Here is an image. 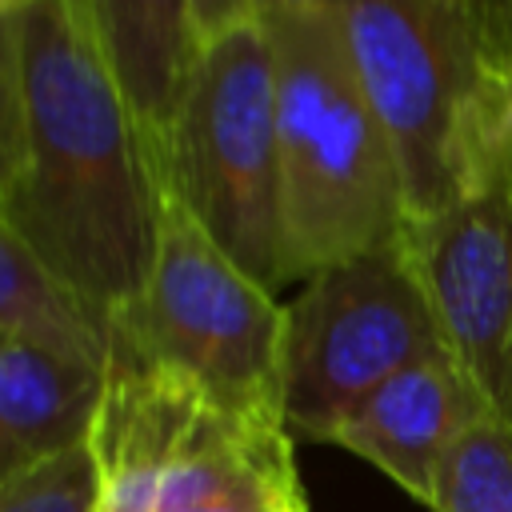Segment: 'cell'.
Listing matches in <instances>:
<instances>
[{"label": "cell", "instance_id": "cell-17", "mask_svg": "<svg viewBox=\"0 0 512 512\" xmlns=\"http://www.w3.org/2000/svg\"><path fill=\"white\" fill-rule=\"evenodd\" d=\"M492 64H512V0H468Z\"/></svg>", "mask_w": 512, "mask_h": 512}, {"label": "cell", "instance_id": "cell-11", "mask_svg": "<svg viewBox=\"0 0 512 512\" xmlns=\"http://www.w3.org/2000/svg\"><path fill=\"white\" fill-rule=\"evenodd\" d=\"M76 12L112 64L160 160L204 44L196 0H76Z\"/></svg>", "mask_w": 512, "mask_h": 512}, {"label": "cell", "instance_id": "cell-18", "mask_svg": "<svg viewBox=\"0 0 512 512\" xmlns=\"http://www.w3.org/2000/svg\"><path fill=\"white\" fill-rule=\"evenodd\" d=\"M244 20H256V8L252 0H196V28H200V40H212Z\"/></svg>", "mask_w": 512, "mask_h": 512}, {"label": "cell", "instance_id": "cell-21", "mask_svg": "<svg viewBox=\"0 0 512 512\" xmlns=\"http://www.w3.org/2000/svg\"><path fill=\"white\" fill-rule=\"evenodd\" d=\"M292 512H308V500H304V504H296V508H292Z\"/></svg>", "mask_w": 512, "mask_h": 512}, {"label": "cell", "instance_id": "cell-19", "mask_svg": "<svg viewBox=\"0 0 512 512\" xmlns=\"http://www.w3.org/2000/svg\"><path fill=\"white\" fill-rule=\"evenodd\" d=\"M256 16L260 20H272V16H296V12H320V8H332V0H252Z\"/></svg>", "mask_w": 512, "mask_h": 512}, {"label": "cell", "instance_id": "cell-2", "mask_svg": "<svg viewBox=\"0 0 512 512\" xmlns=\"http://www.w3.org/2000/svg\"><path fill=\"white\" fill-rule=\"evenodd\" d=\"M276 56V136L288 284L400 236L404 180L348 64L332 8L264 20Z\"/></svg>", "mask_w": 512, "mask_h": 512}, {"label": "cell", "instance_id": "cell-1", "mask_svg": "<svg viewBox=\"0 0 512 512\" xmlns=\"http://www.w3.org/2000/svg\"><path fill=\"white\" fill-rule=\"evenodd\" d=\"M0 88V228L112 320L152 276L168 192L76 0L4 12Z\"/></svg>", "mask_w": 512, "mask_h": 512}, {"label": "cell", "instance_id": "cell-8", "mask_svg": "<svg viewBox=\"0 0 512 512\" xmlns=\"http://www.w3.org/2000/svg\"><path fill=\"white\" fill-rule=\"evenodd\" d=\"M492 412L472 376L436 352L380 384L332 436V444L380 468L416 504L436 512V484L456 440Z\"/></svg>", "mask_w": 512, "mask_h": 512}, {"label": "cell", "instance_id": "cell-6", "mask_svg": "<svg viewBox=\"0 0 512 512\" xmlns=\"http://www.w3.org/2000/svg\"><path fill=\"white\" fill-rule=\"evenodd\" d=\"M436 352L448 348L400 236L320 268L284 304L280 412L288 436L332 444L380 384Z\"/></svg>", "mask_w": 512, "mask_h": 512}, {"label": "cell", "instance_id": "cell-13", "mask_svg": "<svg viewBox=\"0 0 512 512\" xmlns=\"http://www.w3.org/2000/svg\"><path fill=\"white\" fill-rule=\"evenodd\" d=\"M0 340H20L104 372L112 360V320L4 228H0Z\"/></svg>", "mask_w": 512, "mask_h": 512}, {"label": "cell", "instance_id": "cell-4", "mask_svg": "<svg viewBox=\"0 0 512 512\" xmlns=\"http://www.w3.org/2000/svg\"><path fill=\"white\" fill-rule=\"evenodd\" d=\"M160 180L256 284L268 292L288 284L276 56L260 16L200 44L160 152Z\"/></svg>", "mask_w": 512, "mask_h": 512}, {"label": "cell", "instance_id": "cell-10", "mask_svg": "<svg viewBox=\"0 0 512 512\" xmlns=\"http://www.w3.org/2000/svg\"><path fill=\"white\" fill-rule=\"evenodd\" d=\"M304 500L284 424L204 408L188 428L156 512H288Z\"/></svg>", "mask_w": 512, "mask_h": 512}, {"label": "cell", "instance_id": "cell-7", "mask_svg": "<svg viewBox=\"0 0 512 512\" xmlns=\"http://www.w3.org/2000/svg\"><path fill=\"white\" fill-rule=\"evenodd\" d=\"M400 240L444 348L512 424V176H492L456 204L404 220Z\"/></svg>", "mask_w": 512, "mask_h": 512}, {"label": "cell", "instance_id": "cell-3", "mask_svg": "<svg viewBox=\"0 0 512 512\" xmlns=\"http://www.w3.org/2000/svg\"><path fill=\"white\" fill-rule=\"evenodd\" d=\"M332 16L392 140L408 220L476 192L488 180L484 108L496 64L468 0H332Z\"/></svg>", "mask_w": 512, "mask_h": 512}, {"label": "cell", "instance_id": "cell-22", "mask_svg": "<svg viewBox=\"0 0 512 512\" xmlns=\"http://www.w3.org/2000/svg\"><path fill=\"white\" fill-rule=\"evenodd\" d=\"M296 504H304V500H296ZM296 504H292V508H296ZM292 508H288V512H292Z\"/></svg>", "mask_w": 512, "mask_h": 512}, {"label": "cell", "instance_id": "cell-20", "mask_svg": "<svg viewBox=\"0 0 512 512\" xmlns=\"http://www.w3.org/2000/svg\"><path fill=\"white\" fill-rule=\"evenodd\" d=\"M24 4H28V0H0V16H4V12H16V8H24Z\"/></svg>", "mask_w": 512, "mask_h": 512}, {"label": "cell", "instance_id": "cell-14", "mask_svg": "<svg viewBox=\"0 0 512 512\" xmlns=\"http://www.w3.org/2000/svg\"><path fill=\"white\" fill-rule=\"evenodd\" d=\"M436 512H512V424L484 412L448 452Z\"/></svg>", "mask_w": 512, "mask_h": 512}, {"label": "cell", "instance_id": "cell-16", "mask_svg": "<svg viewBox=\"0 0 512 512\" xmlns=\"http://www.w3.org/2000/svg\"><path fill=\"white\" fill-rule=\"evenodd\" d=\"M484 144H488V180L512 176V64H496L488 108H484Z\"/></svg>", "mask_w": 512, "mask_h": 512}, {"label": "cell", "instance_id": "cell-9", "mask_svg": "<svg viewBox=\"0 0 512 512\" xmlns=\"http://www.w3.org/2000/svg\"><path fill=\"white\" fill-rule=\"evenodd\" d=\"M208 400L180 376L112 352L92 456L100 476L96 512H156L160 484Z\"/></svg>", "mask_w": 512, "mask_h": 512}, {"label": "cell", "instance_id": "cell-12", "mask_svg": "<svg viewBox=\"0 0 512 512\" xmlns=\"http://www.w3.org/2000/svg\"><path fill=\"white\" fill-rule=\"evenodd\" d=\"M108 372L0 340V480L92 440Z\"/></svg>", "mask_w": 512, "mask_h": 512}, {"label": "cell", "instance_id": "cell-5", "mask_svg": "<svg viewBox=\"0 0 512 512\" xmlns=\"http://www.w3.org/2000/svg\"><path fill=\"white\" fill-rule=\"evenodd\" d=\"M284 308L180 204H164L160 248L140 300L112 316V352L192 384L212 408L284 424Z\"/></svg>", "mask_w": 512, "mask_h": 512}, {"label": "cell", "instance_id": "cell-15", "mask_svg": "<svg viewBox=\"0 0 512 512\" xmlns=\"http://www.w3.org/2000/svg\"><path fill=\"white\" fill-rule=\"evenodd\" d=\"M100 476L92 444L0 480V512H96Z\"/></svg>", "mask_w": 512, "mask_h": 512}]
</instances>
